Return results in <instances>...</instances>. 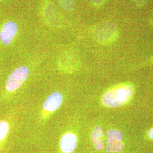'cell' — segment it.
<instances>
[{
    "label": "cell",
    "instance_id": "cell-8",
    "mask_svg": "<svg viewBox=\"0 0 153 153\" xmlns=\"http://www.w3.org/2000/svg\"><path fill=\"white\" fill-rule=\"evenodd\" d=\"M91 139L93 145L97 150H102L104 148V142L103 137L104 136V131L102 127L96 126L91 133Z\"/></svg>",
    "mask_w": 153,
    "mask_h": 153
},
{
    "label": "cell",
    "instance_id": "cell-3",
    "mask_svg": "<svg viewBox=\"0 0 153 153\" xmlns=\"http://www.w3.org/2000/svg\"><path fill=\"white\" fill-rule=\"evenodd\" d=\"M10 114V112L0 113V153L4 152L12 134L13 120Z\"/></svg>",
    "mask_w": 153,
    "mask_h": 153
},
{
    "label": "cell",
    "instance_id": "cell-12",
    "mask_svg": "<svg viewBox=\"0 0 153 153\" xmlns=\"http://www.w3.org/2000/svg\"><path fill=\"white\" fill-rule=\"evenodd\" d=\"M91 1L94 5L97 6L102 5L104 2V0H91Z\"/></svg>",
    "mask_w": 153,
    "mask_h": 153
},
{
    "label": "cell",
    "instance_id": "cell-17",
    "mask_svg": "<svg viewBox=\"0 0 153 153\" xmlns=\"http://www.w3.org/2000/svg\"><path fill=\"white\" fill-rule=\"evenodd\" d=\"M0 1H1V0H0Z\"/></svg>",
    "mask_w": 153,
    "mask_h": 153
},
{
    "label": "cell",
    "instance_id": "cell-9",
    "mask_svg": "<svg viewBox=\"0 0 153 153\" xmlns=\"http://www.w3.org/2000/svg\"><path fill=\"white\" fill-rule=\"evenodd\" d=\"M124 138V135L122 131L116 129H110L106 134V139L105 142L106 143L122 141Z\"/></svg>",
    "mask_w": 153,
    "mask_h": 153
},
{
    "label": "cell",
    "instance_id": "cell-13",
    "mask_svg": "<svg viewBox=\"0 0 153 153\" xmlns=\"http://www.w3.org/2000/svg\"><path fill=\"white\" fill-rule=\"evenodd\" d=\"M137 5L139 6H142L144 5L148 0H134Z\"/></svg>",
    "mask_w": 153,
    "mask_h": 153
},
{
    "label": "cell",
    "instance_id": "cell-5",
    "mask_svg": "<svg viewBox=\"0 0 153 153\" xmlns=\"http://www.w3.org/2000/svg\"><path fill=\"white\" fill-rule=\"evenodd\" d=\"M63 101V95L59 91H55L50 94L44 101L43 108L44 111L52 112L58 109Z\"/></svg>",
    "mask_w": 153,
    "mask_h": 153
},
{
    "label": "cell",
    "instance_id": "cell-16",
    "mask_svg": "<svg viewBox=\"0 0 153 153\" xmlns=\"http://www.w3.org/2000/svg\"></svg>",
    "mask_w": 153,
    "mask_h": 153
},
{
    "label": "cell",
    "instance_id": "cell-1",
    "mask_svg": "<svg viewBox=\"0 0 153 153\" xmlns=\"http://www.w3.org/2000/svg\"><path fill=\"white\" fill-rule=\"evenodd\" d=\"M133 88L130 85H123L112 88L102 96V102L104 105L115 108L126 103L132 96Z\"/></svg>",
    "mask_w": 153,
    "mask_h": 153
},
{
    "label": "cell",
    "instance_id": "cell-7",
    "mask_svg": "<svg viewBox=\"0 0 153 153\" xmlns=\"http://www.w3.org/2000/svg\"><path fill=\"white\" fill-rule=\"evenodd\" d=\"M44 18L46 21L51 25L58 26L60 23V18L59 12L54 5L48 4L44 7Z\"/></svg>",
    "mask_w": 153,
    "mask_h": 153
},
{
    "label": "cell",
    "instance_id": "cell-6",
    "mask_svg": "<svg viewBox=\"0 0 153 153\" xmlns=\"http://www.w3.org/2000/svg\"><path fill=\"white\" fill-rule=\"evenodd\" d=\"M77 138L73 133L68 132L61 137L60 142L61 150L64 153H71L76 147Z\"/></svg>",
    "mask_w": 153,
    "mask_h": 153
},
{
    "label": "cell",
    "instance_id": "cell-2",
    "mask_svg": "<svg viewBox=\"0 0 153 153\" xmlns=\"http://www.w3.org/2000/svg\"><path fill=\"white\" fill-rule=\"evenodd\" d=\"M94 37L102 43H108L115 40L118 31L115 25L111 22H103L98 25L94 30Z\"/></svg>",
    "mask_w": 153,
    "mask_h": 153
},
{
    "label": "cell",
    "instance_id": "cell-10",
    "mask_svg": "<svg viewBox=\"0 0 153 153\" xmlns=\"http://www.w3.org/2000/svg\"><path fill=\"white\" fill-rule=\"evenodd\" d=\"M124 144L121 141L107 143L105 146L106 153H120L124 149Z\"/></svg>",
    "mask_w": 153,
    "mask_h": 153
},
{
    "label": "cell",
    "instance_id": "cell-11",
    "mask_svg": "<svg viewBox=\"0 0 153 153\" xmlns=\"http://www.w3.org/2000/svg\"><path fill=\"white\" fill-rule=\"evenodd\" d=\"M61 7L66 11H71L74 6V0H57Z\"/></svg>",
    "mask_w": 153,
    "mask_h": 153
},
{
    "label": "cell",
    "instance_id": "cell-14",
    "mask_svg": "<svg viewBox=\"0 0 153 153\" xmlns=\"http://www.w3.org/2000/svg\"><path fill=\"white\" fill-rule=\"evenodd\" d=\"M149 135L150 137L153 140V128H152L149 131Z\"/></svg>",
    "mask_w": 153,
    "mask_h": 153
},
{
    "label": "cell",
    "instance_id": "cell-4",
    "mask_svg": "<svg viewBox=\"0 0 153 153\" xmlns=\"http://www.w3.org/2000/svg\"><path fill=\"white\" fill-rule=\"evenodd\" d=\"M18 32L17 24L14 21L6 22L0 31V42L4 45L11 44Z\"/></svg>",
    "mask_w": 153,
    "mask_h": 153
},
{
    "label": "cell",
    "instance_id": "cell-15",
    "mask_svg": "<svg viewBox=\"0 0 153 153\" xmlns=\"http://www.w3.org/2000/svg\"><path fill=\"white\" fill-rule=\"evenodd\" d=\"M149 19H150V21L151 22V23L152 24V25L153 26V11L150 15Z\"/></svg>",
    "mask_w": 153,
    "mask_h": 153
}]
</instances>
